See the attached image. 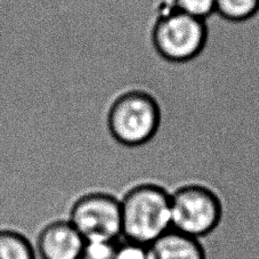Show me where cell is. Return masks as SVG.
<instances>
[{
    "label": "cell",
    "mask_w": 259,
    "mask_h": 259,
    "mask_svg": "<svg viewBox=\"0 0 259 259\" xmlns=\"http://www.w3.org/2000/svg\"><path fill=\"white\" fill-rule=\"evenodd\" d=\"M216 13L230 23H243L259 13V0H215Z\"/></svg>",
    "instance_id": "obj_9"
},
{
    "label": "cell",
    "mask_w": 259,
    "mask_h": 259,
    "mask_svg": "<svg viewBox=\"0 0 259 259\" xmlns=\"http://www.w3.org/2000/svg\"><path fill=\"white\" fill-rule=\"evenodd\" d=\"M120 240L110 239H88L84 245L80 259H114Z\"/></svg>",
    "instance_id": "obj_11"
},
{
    "label": "cell",
    "mask_w": 259,
    "mask_h": 259,
    "mask_svg": "<svg viewBox=\"0 0 259 259\" xmlns=\"http://www.w3.org/2000/svg\"><path fill=\"white\" fill-rule=\"evenodd\" d=\"M209 39L207 21L199 20L164 3L151 30L157 54L169 63L183 64L202 54Z\"/></svg>",
    "instance_id": "obj_3"
},
{
    "label": "cell",
    "mask_w": 259,
    "mask_h": 259,
    "mask_svg": "<svg viewBox=\"0 0 259 259\" xmlns=\"http://www.w3.org/2000/svg\"><path fill=\"white\" fill-rule=\"evenodd\" d=\"M221 199L211 189L189 184L171 193V229L192 238L207 236L222 220Z\"/></svg>",
    "instance_id": "obj_4"
},
{
    "label": "cell",
    "mask_w": 259,
    "mask_h": 259,
    "mask_svg": "<svg viewBox=\"0 0 259 259\" xmlns=\"http://www.w3.org/2000/svg\"><path fill=\"white\" fill-rule=\"evenodd\" d=\"M84 241L68 218L55 220L40 230L34 248L39 259H80Z\"/></svg>",
    "instance_id": "obj_6"
},
{
    "label": "cell",
    "mask_w": 259,
    "mask_h": 259,
    "mask_svg": "<svg viewBox=\"0 0 259 259\" xmlns=\"http://www.w3.org/2000/svg\"><path fill=\"white\" fill-rule=\"evenodd\" d=\"M162 122L159 100L143 89H129L114 98L106 123L113 140L126 147H140L157 136Z\"/></svg>",
    "instance_id": "obj_2"
},
{
    "label": "cell",
    "mask_w": 259,
    "mask_h": 259,
    "mask_svg": "<svg viewBox=\"0 0 259 259\" xmlns=\"http://www.w3.org/2000/svg\"><path fill=\"white\" fill-rule=\"evenodd\" d=\"M147 251L149 259H207L199 239L172 229L147 245Z\"/></svg>",
    "instance_id": "obj_7"
},
{
    "label": "cell",
    "mask_w": 259,
    "mask_h": 259,
    "mask_svg": "<svg viewBox=\"0 0 259 259\" xmlns=\"http://www.w3.org/2000/svg\"><path fill=\"white\" fill-rule=\"evenodd\" d=\"M123 240L150 245L171 230V193L144 183L134 186L120 200Z\"/></svg>",
    "instance_id": "obj_1"
},
{
    "label": "cell",
    "mask_w": 259,
    "mask_h": 259,
    "mask_svg": "<svg viewBox=\"0 0 259 259\" xmlns=\"http://www.w3.org/2000/svg\"><path fill=\"white\" fill-rule=\"evenodd\" d=\"M68 220L84 240L122 238L120 200L104 192H92L74 201Z\"/></svg>",
    "instance_id": "obj_5"
},
{
    "label": "cell",
    "mask_w": 259,
    "mask_h": 259,
    "mask_svg": "<svg viewBox=\"0 0 259 259\" xmlns=\"http://www.w3.org/2000/svg\"><path fill=\"white\" fill-rule=\"evenodd\" d=\"M114 259H149V251L146 245L123 240L119 241Z\"/></svg>",
    "instance_id": "obj_12"
},
{
    "label": "cell",
    "mask_w": 259,
    "mask_h": 259,
    "mask_svg": "<svg viewBox=\"0 0 259 259\" xmlns=\"http://www.w3.org/2000/svg\"><path fill=\"white\" fill-rule=\"evenodd\" d=\"M172 8L185 14L207 21L216 13L215 0H169Z\"/></svg>",
    "instance_id": "obj_10"
},
{
    "label": "cell",
    "mask_w": 259,
    "mask_h": 259,
    "mask_svg": "<svg viewBox=\"0 0 259 259\" xmlns=\"http://www.w3.org/2000/svg\"><path fill=\"white\" fill-rule=\"evenodd\" d=\"M0 259H38L34 244L12 229H0Z\"/></svg>",
    "instance_id": "obj_8"
}]
</instances>
